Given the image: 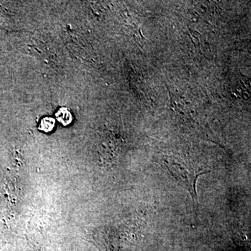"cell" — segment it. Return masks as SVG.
Wrapping results in <instances>:
<instances>
[{
    "label": "cell",
    "mask_w": 251,
    "mask_h": 251,
    "mask_svg": "<svg viewBox=\"0 0 251 251\" xmlns=\"http://www.w3.org/2000/svg\"><path fill=\"white\" fill-rule=\"evenodd\" d=\"M56 118L64 126L70 125L72 122V114L65 108L59 109V111L56 114Z\"/></svg>",
    "instance_id": "2"
},
{
    "label": "cell",
    "mask_w": 251,
    "mask_h": 251,
    "mask_svg": "<svg viewBox=\"0 0 251 251\" xmlns=\"http://www.w3.org/2000/svg\"><path fill=\"white\" fill-rule=\"evenodd\" d=\"M162 161L172 177L187 190L192 198L193 207L195 209H197L198 202L196 184L198 179L201 175L209 173V171L197 169L189 162L179 157L164 156Z\"/></svg>",
    "instance_id": "1"
},
{
    "label": "cell",
    "mask_w": 251,
    "mask_h": 251,
    "mask_svg": "<svg viewBox=\"0 0 251 251\" xmlns=\"http://www.w3.org/2000/svg\"><path fill=\"white\" fill-rule=\"evenodd\" d=\"M54 120L53 118L51 117H45L41 120L40 126H39V129L42 130V131L46 132V133H49V132L52 131L54 127Z\"/></svg>",
    "instance_id": "3"
}]
</instances>
